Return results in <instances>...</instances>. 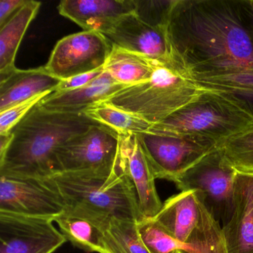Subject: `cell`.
Wrapping results in <instances>:
<instances>
[{"label": "cell", "mask_w": 253, "mask_h": 253, "mask_svg": "<svg viewBox=\"0 0 253 253\" xmlns=\"http://www.w3.org/2000/svg\"><path fill=\"white\" fill-rule=\"evenodd\" d=\"M109 220L94 217L78 210L67 208L56 219L66 241L86 252L100 253L103 233Z\"/></svg>", "instance_id": "cell-19"}, {"label": "cell", "mask_w": 253, "mask_h": 253, "mask_svg": "<svg viewBox=\"0 0 253 253\" xmlns=\"http://www.w3.org/2000/svg\"><path fill=\"white\" fill-rule=\"evenodd\" d=\"M105 36L112 45L157 61L167 63L177 58L167 35V28L149 26L134 13L123 16Z\"/></svg>", "instance_id": "cell-13"}, {"label": "cell", "mask_w": 253, "mask_h": 253, "mask_svg": "<svg viewBox=\"0 0 253 253\" xmlns=\"http://www.w3.org/2000/svg\"><path fill=\"white\" fill-rule=\"evenodd\" d=\"M59 13L86 32L106 35L119 19L134 13V0H63Z\"/></svg>", "instance_id": "cell-16"}, {"label": "cell", "mask_w": 253, "mask_h": 253, "mask_svg": "<svg viewBox=\"0 0 253 253\" xmlns=\"http://www.w3.org/2000/svg\"><path fill=\"white\" fill-rule=\"evenodd\" d=\"M104 72V69H100L99 70L94 71L90 73L84 74V75H78L74 78L65 80L61 81L60 85L57 87L54 92H62V91H69V90L76 89L81 88L87 84L91 83V81L98 78L100 75Z\"/></svg>", "instance_id": "cell-27"}, {"label": "cell", "mask_w": 253, "mask_h": 253, "mask_svg": "<svg viewBox=\"0 0 253 253\" xmlns=\"http://www.w3.org/2000/svg\"><path fill=\"white\" fill-rule=\"evenodd\" d=\"M237 170L229 165L216 146L174 181L177 189L197 190L206 207L224 226L232 217Z\"/></svg>", "instance_id": "cell-7"}, {"label": "cell", "mask_w": 253, "mask_h": 253, "mask_svg": "<svg viewBox=\"0 0 253 253\" xmlns=\"http://www.w3.org/2000/svg\"><path fill=\"white\" fill-rule=\"evenodd\" d=\"M161 63L113 45L103 69L118 84L130 86L149 81Z\"/></svg>", "instance_id": "cell-21"}, {"label": "cell", "mask_w": 253, "mask_h": 253, "mask_svg": "<svg viewBox=\"0 0 253 253\" xmlns=\"http://www.w3.org/2000/svg\"><path fill=\"white\" fill-rule=\"evenodd\" d=\"M125 87L127 86L118 84L104 71L98 78L81 88L51 93L39 105L53 112L83 113L90 106L101 103Z\"/></svg>", "instance_id": "cell-18"}, {"label": "cell", "mask_w": 253, "mask_h": 253, "mask_svg": "<svg viewBox=\"0 0 253 253\" xmlns=\"http://www.w3.org/2000/svg\"><path fill=\"white\" fill-rule=\"evenodd\" d=\"M137 223L111 219L103 233L100 253H150L140 238Z\"/></svg>", "instance_id": "cell-22"}, {"label": "cell", "mask_w": 253, "mask_h": 253, "mask_svg": "<svg viewBox=\"0 0 253 253\" xmlns=\"http://www.w3.org/2000/svg\"><path fill=\"white\" fill-rule=\"evenodd\" d=\"M137 224L150 253H228L221 225L197 190L170 197L154 218Z\"/></svg>", "instance_id": "cell-2"}, {"label": "cell", "mask_w": 253, "mask_h": 253, "mask_svg": "<svg viewBox=\"0 0 253 253\" xmlns=\"http://www.w3.org/2000/svg\"><path fill=\"white\" fill-rule=\"evenodd\" d=\"M41 6V2L28 0L22 8L0 27V76L9 75L17 69L15 59L19 47Z\"/></svg>", "instance_id": "cell-20"}, {"label": "cell", "mask_w": 253, "mask_h": 253, "mask_svg": "<svg viewBox=\"0 0 253 253\" xmlns=\"http://www.w3.org/2000/svg\"><path fill=\"white\" fill-rule=\"evenodd\" d=\"M167 35L201 88L253 118V0H175Z\"/></svg>", "instance_id": "cell-1"}, {"label": "cell", "mask_w": 253, "mask_h": 253, "mask_svg": "<svg viewBox=\"0 0 253 253\" xmlns=\"http://www.w3.org/2000/svg\"><path fill=\"white\" fill-rule=\"evenodd\" d=\"M120 162V134L97 124L58 148L55 154V174L113 171Z\"/></svg>", "instance_id": "cell-9"}, {"label": "cell", "mask_w": 253, "mask_h": 253, "mask_svg": "<svg viewBox=\"0 0 253 253\" xmlns=\"http://www.w3.org/2000/svg\"><path fill=\"white\" fill-rule=\"evenodd\" d=\"M28 0H1L0 1V27H2Z\"/></svg>", "instance_id": "cell-28"}, {"label": "cell", "mask_w": 253, "mask_h": 253, "mask_svg": "<svg viewBox=\"0 0 253 253\" xmlns=\"http://www.w3.org/2000/svg\"><path fill=\"white\" fill-rule=\"evenodd\" d=\"M62 81L43 67L0 76V112L46 92H54Z\"/></svg>", "instance_id": "cell-17"}, {"label": "cell", "mask_w": 253, "mask_h": 253, "mask_svg": "<svg viewBox=\"0 0 253 253\" xmlns=\"http://www.w3.org/2000/svg\"><path fill=\"white\" fill-rule=\"evenodd\" d=\"M48 178L61 194L67 208L104 220L114 217L138 222L143 219L121 158L113 171L60 172Z\"/></svg>", "instance_id": "cell-4"}, {"label": "cell", "mask_w": 253, "mask_h": 253, "mask_svg": "<svg viewBox=\"0 0 253 253\" xmlns=\"http://www.w3.org/2000/svg\"><path fill=\"white\" fill-rule=\"evenodd\" d=\"M83 113L95 122L109 127L120 135L146 132L152 126L138 117L102 103L90 106Z\"/></svg>", "instance_id": "cell-23"}, {"label": "cell", "mask_w": 253, "mask_h": 253, "mask_svg": "<svg viewBox=\"0 0 253 253\" xmlns=\"http://www.w3.org/2000/svg\"><path fill=\"white\" fill-rule=\"evenodd\" d=\"M54 220L0 211V253H53L66 242Z\"/></svg>", "instance_id": "cell-12"}, {"label": "cell", "mask_w": 253, "mask_h": 253, "mask_svg": "<svg viewBox=\"0 0 253 253\" xmlns=\"http://www.w3.org/2000/svg\"><path fill=\"white\" fill-rule=\"evenodd\" d=\"M181 62L161 63L149 81L125 87L101 102L155 124L205 92Z\"/></svg>", "instance_id": "cell-5"}, {"label": "cell", "mask_w": 253, "mask_h": 253, "mask_svg": "<svg viewBox=\"0 0 253 253\" xmlns=\"http://www.w3.org/2000/svg\"><path fill=\"white\" fill-rule=\"evenodd\" d=\"M67 210L49 179L0 175V211L55 221Z\"/></svg>", "instance_id": "cell-10"}, {"label": "cell", "mask_w": 253, "mask_h": 253, "mask_svg": "<svg viewBox=\"0 0 253 253\" xmlns=\"http://www.w3.org/2000/svg\"><path fill=\"white\" fill-rule=\"evenodd\" d=\"M52 92L43 93L30 100L19 103L4 112H0V134L11 132L13 128L30 112L42 99Z\"/></svg>", "instance_id": "cell-26"}, {"label": "cell", "mask_w": 253, "mask_h": 253, "mask_svg": "<svg viewBox=\"0 0 253 253\" xmlns=\"http://www.w3.org/2000/svg\"><path fill=\"white\" fill-rule=\"evenodd\" d=\"M175 0H134V13L153 27L167 29Z\"/></svg>", "instance_id": "cell-25"}, {"label": "cell", "mask_w": 253, "mask_h": 253, "mask_svg": "<svg viewBox=\"0 0 253 253\" xmlns=\"http://www.w3.org/2000/svg\"><path fill=\"white\" fill-rule=\"evenodd\" d=\"M123 167L135 190L143 218H154L163 203L155 186V177L137 134L120 135Z\"/></svg>", "instance_id": "cell-14"}, {"label": "cell", "mask_w": 253, "mask_h": 253, "mask_svg": "<svg viewBox=\"0 0 253 253\" xmlns=\"http://www.w3.org/2000/svg\"><path fill=\"white\" fill-rule=\"evenodd\" d=\"M112 48L103 34L84 31L59 41L45 67L51 75L65 81L103 69Z\"/></svg>", "instance_id": "cell-11"}, {"label": "cell", "mask_w": 253, "mask_h": 253, "mask_svg": "<svg viewBox=\"0 0 253 253\" xmlns=\"http://www.w3.org/2000/svg\"><path fill=\"white\" fill-rule=\"evenodd\" d=\"M252 127L253 117L224 97L206 91L146 132L197 136L218 143Z\"/></svg>", "instance_id": "cell-6"}, {"label": "cell", "mask_w": 253, "mask_h": 253, "mask_svg": "<svg viewBox=\"0 0 253 253\" xmlns=\"http://www.w3.org/2000/svg\"><path fill=\"white\" fill-rule=\"evenodd\" d=\"M136 134L155 179L174 183L217 144L211 139L197 136L151 132Z\"/></svg>", "instance_id": "cell-8"}, {"label": "cell", "mask_w": 253, "mask_h": 253, "mask_svg": "<svg viewBox=\"0 0 253 253\" xmlns=\"http://www.w3.org/2000/svg\"><path fill=\"white\" fill-rule=\"evenodd\" d=\"M217 148L237 171L253 173V127L218 142Z\"/></svg>", "instance_id": "cell-24"}, {"label": "cell", "mask_w": 253, "mask_h": 253, "mask_svg": "<svg viewBox=\"0 0 253 253\" xmlns=\"http://www.w3.org/2000/svg\"><path fill=\"white\" fill-rule=\"evenodd\" d=\"M234 209L222 226L228 253H253V173L237 171Z\"/></svg>", "instance_id": "cell-15"}, {"label": "cell", "mask_w": 253, "mask_h": 253, "mask_svg": "<svg viewBox=\"0 0 253 253\" xmlns=\"http://www.w3.org/2000/svg\"><path fill=\"white\" fill-rule=\"evenodd\" d=\"M97 124L85 114L53 112L38 103L11 131V144L0 156V175L51 177L58 148Z\"/></svg>", "instance_id": "cell-3"}, {"label": "cell", "mask_w": 253, "mask_h": 253, "mask_svg": "<svg viewBox=\"0 0 253 253\" xmlns=\"http://www.w3.org/2000/svg\"></svg>", "instance_id": "cell-30"}, {"label": "cell", "mask_w": 253, "mask_h": 253, "mask_svg": "<svg viewBox=\"0 0 253 253\" xmlns=\"http://www.w3.org/2000/svg\"><path fill=\"white\" fill-rule=\"evenodd\" d=\"M12 140V133L6 134H0V156L4 155L9 147Z\"/></svg>", "instance_id": "cell-29"}]
</instances>
